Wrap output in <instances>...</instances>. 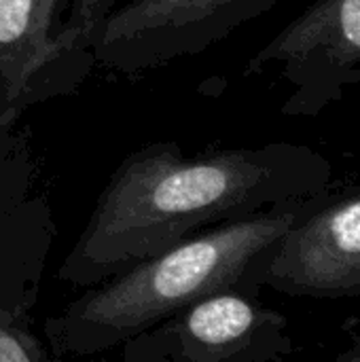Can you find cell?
Wrapping results in <instances>:
<instances>
[{"label": "cell", "mask_w": 360, "mask_h": 362, "mask_svg": "<svg viewBox=\"0 0 360 362\" xmlns=\"http://www.w3.org/2000/svg\"><path fill=\"white\" fill-rule=\"evenodd\" d=\"M333 172L325 155L299 142L191 157L178 142H151L112 172L57 276L100 284L204 229L320 193Z\"/></svg>", "instance_id": "1"}, {"label": "cell", "mask_w": 360, "mask_h": 362, "mask_svg": "<svg viewBox=\"0 0 360 362\" xmlns=\"http://www.w3.org/2000/svg\"><path fill=\"white\" fill-rule=\"evenodd\" d=\"M314 195L204 229L89 286L45 320L51 354L108 352L212 293L240 288L257 295L250 267L310 208Z\"/></svg>", "instance_id": "2"}, {"label": "cell", "mask_w": 360, "mask_h": 362, "mask_svg": "<svg viewBox=\"0 0 360 362\" xmlns=\"http://www.w3.org/2000/svg\"><path fill=\"white\" fill-rule=\"evenodd\" d=\"M280 0H123L100 23L89 53L121 76H138L195 57Z\"/></svg>", "instance_id": "3"}, {"label": "cell", "mask_w": 360, "mask_h": 362, "mask_svg": "<svg viewBox=\"0 0 360 362\" xmlns=\"http://www.w3.org/2000/svg\"><path fill=\"white\" fill-rule=\"evenodd\" d=\"M274 74L291 87L284 117L314 119L360 85V0H316L269 38L244 76Z\"/></svg>", "instance_id": "4"}, {"label": "cell", "mask_w": 360, "mask_h": 362, "mask_svg": "<svg viewBox=\"0 0 360 362\" xmlns=\"http://www.w3.org/2000/svg\"><path fill=\"white\" fill-rule=\"evenodd\" d=\"M257 288L303 299L360 297V185L323 189L250 267Z\"/></svg>", "instance_id": "5"}, {"label": "cell", "mask_w": 360, "mask_h": 362, "mask_svg": "<svg viewBox=\"0 0 360 362\" xmlns=\"http://www.w3.org/2000/svg\"><path fill=\"white\" fill-rule=\"evenodd\" d=\"M293 352L289 320L240 288L202 297L121 344L125 362H274Z\"/></svg>", "instance_id": "6"}, {"label": "cell", "mask_w": 360, "mask_h": 362, "mask_svg": "<svg viewBox=\"0 0 360 362\" xmlns=\"http://www.w3.org/2000/svg\"><path fill=\"white\" fill-rule=\"evenodd\" d=\"M57 13L59 0H0V95L19 110L40 100L45 78L62 62L91 57Z\"/></svg>", "instance_id": "7"}, {"label": "cell", "mask_w": 360, "mask_h": 362, "mask_svg": "<svg viewBox=\"0 0 360 362\" xmlns=\"http://www.w3.org/2000/svg\"><path fill=\"white\" fill-rule=\"evenodd\" d=\"M49 352L19 322V314L0 308V362L47 361Z\"/></svg>", "instance_id": "8"}, {"label": "cell", "mask_w": 360, "mask_h": 362, "mask_svg": "<svg viewBox=\"0 0 360 362\" xmlns=\"http://www.w3.org/2000/svg\"><path fill=\"white\" fill-rule=\"evenodd\" d=\"M123 0H74V11L70 19V28L79 34L83 47L89 51L91 40L100 28V23L117 8Z\"/></svg>", "instance_id": "9"}, {"label": "cell", "mask_w": 360, "mask_h": 362, "mask_svg": "<svg viewBox=\"0 0 360 362\" xmlns=\"http://www.w3.org/2000/svg\"><path fill=\"white\" fill-rule=\"evenodd\" d=\"M17 112H19V108H15V106L6 104V102L2 100V95H0V153H2L4 134H6L8 125L13 123V119L17 117Z\"/></svg>", "instance_id": "10"}, {"label": "cell", "mask_w": 360, "mask_h": 362, "mask_svg": "<svg viewBox=\"0 0 360 362\" xmlns=\"http://www.w3.org/2000/svg\"><path fill=\"white\" fill-rule=\"evenodd\" d=\"M335 361L339 362H360V333H354L350 339V348L342 354H337Z\"/></svg>", "instance_id": "11"}, {"label": "cell", "mask_w": 360, "mask_h": 362, "mask_svg": "<svg viewBox=\"0 0 360 362\" xmlns=\"http://www.w3.org/2000/svg\"><path fill=\"white\" fill-rule=\"evenodd\" d=\"M356 89H359V95H360V85H359V87H356Z\"/></svg>", "instance_id": "12"}]
</instances>
